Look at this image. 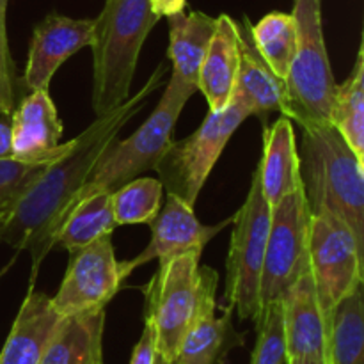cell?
<instances>
[{"instance_id":"9c48e42d","label":"cell","mask_w":364,"mask_h":364,"mask_svg":"<svg viewBox=\"0 0 364 364\" xmlns=\"http://www.w3.org/2000/svg\"><path fill=\"white\" fill-rule=\"evenodd\" d=\"M308 262L323 315L363 287L364 245L350 228L327 212L311 213Z\"/></svg>"},{"instance_id":"83f0119b","label":"cell","mask_w":364,"mask_h":364,"mask_svg":"<svg viewBox=\"0 0 364 364\" xmlns=\"http://www.w3.org/2000/svg\"><path fill=\"white\" fill-rule=\"evenodd\" d=\"M64 155V153H63ZM59 159V156H55ZM55 159L38 160V162H23L13 156L0 159V228L6 223L14 205L25 191L36 181V178L46 169L48 164Z\"/></svg>"},{"instance_id":"7402d4cb","label":"cell","mask_w":364,"mask_h":364,"mask_svg":"<svg viewBox=\"0 0 364 364\" xmlns=\"http://www.w3.org/2000/svg\"><path fill=\"white\" fill-rule=\"evenodd\" d=\"M326 364H364L363 287L341 299L327 315Z\"/></svg>"},{"instance_id":"44dd1931","label":"cell","mask_w":364,"mask_h":364,"mask_svg":"<svg viewBox=\"0 0 364 364\" xmlns=\"http://www.w3.org/2000/svg\"><path fill=\"white\" fill-rule=\"evenodd\" d=\"M169 20V59L173 77L198 89L199 68L215 31V18L201 11L178 13Z\"/></svg>"},{"instance_id":"603a6c76","label":"cell","mask_w":364,"mask_h":364,"mask_svg":"<svg viewBox=\"0 0 364 364\" xmlns=\"http://www.w3.org/2000/svg\"><path fill=\"white\" fill-rule=\"evenodd\" d=\"M110 194L112 192L102 191L78 199L64 215L57 231L55 244L73 255L98 238L112 235L117 223L114 219Z\"/></svg>"},{"instance_id":"f1b7e54d","label":"cell","mask_w":364,"mask_h":364,"mask_svg":"<svg viewBox=\"0 0 364 364\" xmlns=\"http://www.w3.org/2000/svg\"><path fill=\"white\" fill-rule=\"evenodd\" d=\"M255 350L251 364H284L287 363V336H284L283 306L279 302L267 304L256 320Z\"/></svg>"},{"instance_id":"9a60e30c","label":"cell","mask_w":364,"mask_h":364,"mask_svg":"<svg viewBox=\"0 0 364 364\" xmlns=\"http://www.w3.org/2000/svg\"><path fill=\"white\" fill-rule=\"evenodd\" d=\"M63 130L48 89L28 91L11 112V156L23 162L60 156L71 146V141L60 142Z\"/></svg>"},{"instance_id":"3957f363","label":"cell","mask_w":364,"mask_h":364,"mask_svg":"<svg viewBox=\"0 0 364 364\" xmlns=\"http://www.w3.org/2000/svg\"><path fill=\"white\" fill-rule=\"evenodd\" d=\"M159 18L149 0H105L92 48V110L109 114L130 98L139 53Z\"/></svg>"},{"instance_id":"5bb4252c","label":"cell","mask_w":364,"mask_h":364,"mask_svg":"<svg viewBox=\"0 0 364 364\" xmlns=\"http://www.w3.org/2000/svg\"><path fill=\"white\" fill-rule=\"evenodd\" d=\"M201 304L173 364H223L235 347L244 345L245 334L235 331L233 309L226 306L223 315H215L219 274L201 267Z\"/></svg>"},{"instance_id":"e575fe53","label":"cell","mask_w":364,"mask_h":364,"mask_svg":"<svg viewBox=\"0 0 364 364\" xmlns=\"http://www.w3.org/2000/svg\"><path fill=\"white\" fill-rule=\"evenodd\" d=\"M92 364H105V363H103V358H100V359H96V361Z\"/></svg>"},{"instance_id":"6da1fadb","label":"cell","mask_w":364,"mask_h":364,"mask_svg":"<svg viewBox=\"0 0 364 364\" xmlns=\"http://www.w3.org/2000/svg\"><path fill=\"white\" fill-rule=\"evenodd\" d=\"M162 84L164 66L160 64L137 95L130 96L109 114L96 117L78 137L71 139L70 149L48 164L16 201L0 228V242L31 252L32 279L50 249L55 245L64 213L91 176L100 156Z\"/></svg>"},{"instance_id":"4dcf8cb0","label":"cell","mask_w":364,"mask_h":364,"mask_svg":"<svg viewBox=\"0 0 364 364\" xmlns=\"http://www.w3.org/2000/svg\"><path fill=\"white\" fill-rule=\"evenodd\" d=\"M156 336L151 322L144 318V329H142L141 340L134 347L130 364H156Z\"/></svg>"},{"instance_id":"ffe728a7","label":"cell","mask_w":364,"mask_h":364,"mask_svg":"<svg viewBox=\"0 0 364 364\" xmlns=\"http://www.w3.org/2000/svg\"><path fill=\"white\" fill-rule=\"evenodd\" d=\"M256 171L263 198L272 208L302 185L294 123L287 116L263 127V155Z\"/></svg>"},{"instance_id":"1f68e13d","label":"cell","mask_w":364,"mask_h":364,"mask_svg":"<svg viewBox=\"0 0 364 364\" xmlns=\"http://www.w3.org/2000/svg\"><path fill=\"white\" fill-rule=\"evenodd\" d=\"M149 6H151V13L156 18H169L173 14L183 13L185 6H187V0H149Z\"/></svg>"},{"instance_id":"4316f807","label":"cell","mask_w":364,"mask_h":364,"mask_svg":"<svg viewBox=\"0 0 364 364\" xmlns=\"http://www.w3.org/2000/svg\"><path fill=\"white\" fill-rule=\"evenodd\" d=\"M164 185L155 178H134L110 194L117 226L149 224L162 208Z\"/></svg>"},{"instance_id":"5b68a950","label":"cell","mask_w":364,"mask_h":364,"mask_svg":"<svg viewBox=\"0 0 364 364\" xmlns=\"http://www.w3.org/2000/svg\"><path fill=\"white\" fill-rule=\"evenodd\" d=\"M295 52L287 78L284 116L299 127L327 124L336 82L331 71L322 0H295Z\"/></svg>"},{"instance_id":"d6986e66","label":"cell","mask_w":364,"mask_h":364,"mask_svg":"<svg viewBox=\"0 0 364 364\" xmlns=\"http://www.w3.org/2000/svg\"><path fill=\"white\" fill-rule=\"evenodd\" d=\"M249 25L247 18L240 25V66L233 96L265 127L274 112L279 110L283 116L287 112V82L281 80L258 53Z\"/></svg>"},{"instance_id":"ac0fdd59","label":"cell","mask_w":364,"mask_h":364,"mask_svg":"<svg viewBox=\"0 0 364 364\" xmlns=\"http://www.w3.org/2000/svg\"><path fill=\"white\" fill-rule=\"evenodd\" d=\"M287 359L316 355L326 359V315L320 308L309 267L281 299Z\"/></svg>"},{"instance_id":"e0dca14e","label":"cell","mask_w":364,"mask_h":364,"mask_svg":"<svg viewBox=\"0 0 364 364\" xmlns=\"http://www.w3.org/2000/svg\"><path fill=\"white\" fill-rule=\"evenodd\" d=\"M240 66V23L228 14L215 18V31L210 39L198 77V91L203 92L212 112L230 105Z\"/></svg>"},{"instance_id":"484cf974","label":"cell","mask_w":364,"mask_h":364,"mask_svg":"<svg viewBox=\"0 0 364 364\" xmlns=\"http://www.w3.org/2000/svg\"><path fill=\"white\" fill-rule=\"evenodd\" d=\"M252 43L270 70L287 82L295 52V21L291 13L265 14L256 25H249Z\"/></svg>"},{"instance_id":"4fadbf2b","label":"cell","mask_w":364,"mask_h":364,"mask_svg":"<svg viewBox=\"0 0 364 364\" xmlns=\"http://www.w3.org/2000/svg\"><path fill=\"white\" fill-rule=\"evenodd\" d=\"M96 36V18H70L50 13L32 32L23 73L27 91L48 89L55 71L78 50L91 46Z\"/></svg>"},{"instance_id":"f546056e","label":"cell","mask_w":364,"mask_h":364,"mask_svg":"<svg viewBox=\"0 0 364 364\" xmlns=\"http://www.w3.org/2000/svg\"><path fill=\"white\" fill-rule=\"evenodd\" d=\"M7 2L9 0H0V114L11 116L14 105H16V66L11 57L9 39H7L6 14Z\"/></svg>"},{"instance_id":"7c38bea8","label":"cell","mask_w":364,"mask_h":364,"mask_svg":"<svg viewBox=\"0 0 364 364\" xmlns=\"http://www.w3.org/2000/svg\"><path fill=\"white\" fill-rule=\"evenodd\" d=\"M231 224V217L224 223L206 224L199 223L194 213V206L185 203L183 199L174 194H167L166 206L160 208L155 219L149 223L151 226V240L148 247L135 258L121 262L124 276H130L135 269L144 267L151 259H159V263H166L176 256L198 252L201 255L205 245L217 233Z\"/></svg>"},{"instance_id":"52a82bcc","label":"cell","mask_w":364,"mask_h":364,"mask_svg":"<svg viewBox=\"0 0 364 364\" xmlns=\"http://www.w3.org/2000/svg\"><path fill=\"white\" fill-rule=\"evenodd\" d=\"M249 116L247 107L233 96L226 109L210 110L194 134L181 142H173L155 169L167 194L196 206L228 141Z\"/></svg>"},{"instance_id":"277c9868","label":"cell","mask_w":364,"mask_h":364,"mask_svg":"<svg viewBox=\"0 0 364 364\" xmlns=\"http://www.w3.org/2000/svg\"><path fill=\"white\" fill-rule=\"evenodd\" d=\"M196 91L198 89L194 85L185 84L180 78L171 75L166 85V92L156 103L151 116L137 128L135 134H132L124 141L116 139L105 149V153L96 162L91 176L75 196L71 206L78 199L87 198L95 192H114L121 185L137 178L139 174L149 169H156L162 156L174 142L173 132L185 103Z\"/></svg>"},{"instance_id":"836d02e7","label":"cell","mask_w":364,"mask_h":364,"mask_svg":"<svg viewBox=\"0 0 364 364\" xmlns=\"http://www.w3.org/2000/svg\"><path fill=\"white\" fill-rule=\"evenodd\" d=\"M287 364H326V359L316 355H306V358H288Z\"/></svg>"},{"instance_id":"7a4b0ae2","label":"cell","mask_w":364,"mask_h":364,"mask_svg":"<svg viewBox=\"0 0 364 364\" xmlns=\"http://www.w3.org/2000/svg\"><path fill=\"white\" fill-rule=\"evenodd\" d=\"M301 128V181L311 213L338 217L364 245V162L331 123Z\"/></svg>"},{"instance_id":"2e32d148","label":"cell","mask_w":364,"mask_h":364,"mask_svg":"<svg viewBox=\"0 0 364 364\" xmlns=\"http://www.w3.org/2000/svg\"><path fill=\"white\" fill-rule=\"evenodd\" d=\"M63 322L48 295L31 284L0 352V364H43Z\"/></svg>"},{"instance_id":"cb8c5ba5","label":"cell","mask_w":364,"mask_h":364,"mask_svg":"<svg viewBox=\"0 0 364 364\" xmlns=\"http://www.w3.org/2000/svg\"><path fill=\"white\" fill-rule=\"evenodd\" d=\"M105 309L64 318L43 364H92L103 358Z\"/></svg>"},{"instance_id":"8fae6325","label":"cell","mask_w":364,"mask_h":364,"mask_svg":"<svg viewBox=\"0 0 364 364\" xmlns=\"http://www.w3.org/2000/svg\"><path fill=\"white\" fill-rule=\"evenodd\" d=\"M127 281L110 235L70 255L59 290L50 301L64 318L105 309Z\"/></svg>"},{"instance_id":"ba28073f","label":"cell","mask_w":364,"mask_h":364,"mask_svg":"<svg viewBox=\"0 0 364 364\" xmlns=\"http://www.w3.org/2000/svg\"><path fill=\"white\" fill-rule=\"evenodd\" d=\"M199 258L201 255L191 252L160 263L159 272L146 288L144 318L155 329L159 361L166 364H173L201 304Z\"/></svg>"},{"instance_id":"d4e9b609","label":"cell","mask_w":364,"mask_h":364,"mask_svg":"<svg viewBox=\"0 0 364 364\" xmlns=\"http://www.w3.org/2000/svg\"><path fill=\"white\" fill-rule=\"evenodd\" d=\"M329 123L364 162V48L359 46L354 70L343 84L334 87Z\"/></svg>"},{"instance_id":"8992f818","label":"cell","mask_w":364,"mask_h":364,"mask_svg":"<svg viewBox=\"0 0 364 364\" xmlns=\"http://www.w3.org/2000/svg\"><path fill=\"white\" fill-rule=\"evenodd\" d=\"M272 206L263 198L258 171L242 208L231 217L230 255L226 263V302L240 320L256 322L262 313V274Z\"/></svg>"},{"instance_id":"d590c367","label":"cell","mask_w":364,"mask_h":364,"mask_svg":"<svg viewBox=\"0 0 364 364\" xmlns=\"http://www.w3.org/2000/svg\"><path fill=\"white\" fill-rule=\"evenodd\" d=\"M156 364H166V363H162V361H159V359H156Z\"/></svg>"},{"instance_id":"30bf717a","label":"cell","mask_w":364,"mask_h":364,"mask_svg":"<svg viewBox=\"0 0 364 364\" xmlns=\"http://www.w3.org/2000/svg\"><path fill=\"white\" fill-rule=\"evenodd\" d=\"M309 226L311 208L301 185L272 208L259 290L262 309L279 302L308 270Z\"/></svg>"},{"instance_id":"d6a6232c","label":"cell","mask_w":364,"mask_h":364,"mask_svg":"<svg viewBox=\"0 0 364 364\" xmlns=\"http://www.w3.org/2000/svg\"><path fill=\"white\" fill-rule=\"evenodd\" d=\"M11 116L0 114V159L11 156Z\"/></svg>"}]
</instances>
